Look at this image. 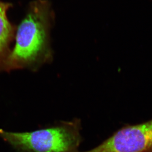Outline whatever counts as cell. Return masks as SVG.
<instances>
[{
    "mask_svg": "<svg viewBox=\"0 0 152 152\" xmlns=\"http://www.w3.org/2000/svg\"><path fill=\"white\" fill-rule=\"evenodd\" d=\"M54 18L51 3L48 0L29 3L25 16L16 26L15 44L4 71L28 69L36 72L51 63L53 53L50 33Z\"/></svg>",
    "mask_w": 152,
    "mask_h": 152,
    "instance_id": "1",
    "label": "cell"
},
{
    "mask_svg": "<svg viewBox=\"0 0 152 152\" xmlns=\"http://www.w3.org/2000/svg\"><path fill=\"white\" fill-rule=\"evenodd\" d=\"M81 129L80 120L75 118L32 132L0 129V137L17 152H79Z\"/></svg>",
    "mask_w": 152,
    "mask_h": 152,
    "instance_id": "2",
    "label": "cell"
},
{
    "mask_svg": "<svg viewBox=\"0 0 152 152\" xmlns=\"http://www.w3.org/2000/svg\"><path fill=\"white\" fill-rule=\"evenodd\" d=\"M83 152H152V118L126 124L97 146Z\"/></svg>",
    "mask_w": 152,
    "mask_h": 152,
    "instance_id": "3",
    "label": "cell"
},
{
    "mask_svg": "<svg viewBox=\"0 0 152 152\" xmlns=\"http://www.w3.org/2000/svg\"><path fill=\"white\" fill-rule=\"evenodd\" d=\"M12 7V3L0 0V72L4 71L15 41L17 25L10 20L7 15Z\"/></svg>",
    "mask_w": 152,
    "mask_h": 152,
    "instance_id": "4",
    "label": "cell"
}]
</instances>
